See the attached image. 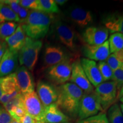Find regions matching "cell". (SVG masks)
<instances>
[{
  "label": "cell",
  "mask_w": 123,
  "mask_h": 123,
  "mask_svg": "<svg viewBox=\"0 0 123 123\" xmlns=\"http://www.w3.org/2000/svg\"><path fill=\"white\" fill-rule=\"evenodd\" d=\"M53 17L41 11L31 10L21 27L27 37L35 40L43 38L48 33Z\"/></svg>",
  "instance_id": "1"
},
{
  "label": "cell",
  "mask_w": 123,
  "mask_h": 123,
  "mask_svg": "<svg viewBox=\"0 0 123 123\" xmlns=\"http://www.w3.org/2000/svg\"><path fill=\"white\" fill-rule=\"evenodd\" d=\"M58 98L56 103L59 108L72 117L78 115L80 101L84 92L72 83H66L58 88Z\"/></svg>",
  "instance_id": "2"
},
{
  "label": "cell",
  "mask_w": 123,
  "mask_h": 123,
  "mask_svg": "<svg viewBox=\"0 0 123 123\" xmlns=\"http://www.w3.org/2000/svg\"><path fill=\"white\" fill-rule=\"evenodd\" d=\"M42 47V41L26 37L24 46L18 51V62L20 65L33 71L37 62Z\"/></svg>",
  "instance_id": "3"
},
{
  "label": "cell",
  "mask_w": 123,
  "mask_h": 123,
  "mask_svg": "<svg viewBox=\"0 0 123 123\" xmlns=\"http://www.w3.org/2000/svg\"><path fill=\"white\" fill-rule=\"evenodd\" d=\"M104 112L95 92L84 93L80 101L78 115L80 120L96 116L99 112Z\"/></svg>",
  "instance_id": "4"
},
{
  "label": "cell",
  "mask_w": 123,
  "mask_h": 123,
  "mask_svg": "<svg viewBox=\"0 0 123 123\" xmlns=\"http://www.w3.org/2000/svg\"><path fill=\"white\" fill-rule=\"evenodd\" d=\"M94 92L98 96L104 112L115 103L117 96L116 84L113 81L103 82L95 88Z\"/></svg>",
  "instance_id": "5"
},
{
  "label": "cell",
  "mask_w": 123,
  "mask_h": 123,
  "mask_svg": "<svg viewBox=\"0 0 123 123\" xmlns=\"http://www.w3.org/2000/svg\"><path fill=\"white\" fill-rule=\"evenodd\" d=\"M22 105L27 114L33 117L39 123H42L44 107L36 92L22 94Z\"/></svg>",
  "instance_id": "6"
},
{
  "label": "cell",
  "mask_w": 123,
  "mask_h": 123,
  "mask_svg": "<svg viewBox=\"0 0 123 123\" xmlns=\"http://www.w3.org/2000/svg\"><path fill=\"white\" fill-rule=\"evenodd\" d=\"M73 61H74L70 58L48 68L47 75L49 79L58 84H63L70 80Z\"/></svg>",
  "instance_id": "7"
},
{
  "label": "cell",
  "mask_w": 123,
  "mask_h": 123,
  "mask_svg": "<svg viewBox=\"0 0 123 123\" xmlns=\"http://www.w3.org/2000/svg\"><path fill=\"white\" fill-rule=\"evenodd\" d=\"M70 80L79 87L84 93L93 91V86L91 84L81 67L80 61H75L72 64V71Z\"/></svg>",
  "instance_id": "8"
},
{
  "label": "cell",
  "mask_w": 123,
  "mask_h": 123,
  "mask_svg": "<svg viewBox=\"0 0 123 123\" xmlns=\"http://www.w3.org/2000/svg\"><path fill=\"white\" fill-rule=\"evenodd\" d=\"M54 30L63 44L71 50H75V31L67 24L62 21H58L54 24Z\"/></svg>",
  "instance_id": "9"
},
{
  "label": "cell",
  "mask_w": 123,
  "mask_h": 123,
  "mask_svg": "<svg viewBox=\"0 0 123 123\" xmlns=\"http://www.w3.org/2000/svg\"><path fill=\"white\" fill-rule=\"evenodd\" d=\"M17 85L21 94L34 91L35 84L31 74L24 66L18 67L14 72Z\"/></svg>",
  "instance_id": "10"
},
{
  "label": "cell",
  "mask_w": 123,
  "mask_h": 123,
  "mask_svg": "<svg viewBox=\"0 0 123 123\" xmlns=\"http://www.w3.org/2000/svg\"><path fill=\"white\" fill-rule=\"evenodd\" d=\"M83 53L87 59L93 61H104L111 54L108 41L99 45L86 44L83 47Z\"/></svg>",
  "instance_id": "11"
},
{
  "label": "cell",
  "mask_w": 123,
  "mask_h": 123,
  "mask_svg": "<svg viewBox=\"0 0 123 123\" xmlns=\"http://www.w3.org/2000/svg\"><path fill=\"white\" fill-rule=\"evenodd\" d=\"M108 34V30L105 27L90 26L84 30L83 38L88 45H99L107 41Z\"/></svg>",
  "instance_id": "12"
},
{
  "label": "cell",
  "mask_w": 123,
  "mask_h": 123,
  "mask_svg": "<svg viewBox=\"0 0 123 123\" xmlns=\"http://www.w3.org/2000/svg\"><path fill=\"white\" fill-rule=\"evenodd\" d=\"M67 15L71 21L81 28L88 26L93 22L91 13L80 7H70L67 11Z\"/></svg>",
  "instance_id": "13"
},
{
  "label": "cell",
  "mask_w": 123,
  "mask_h": 123,
  "mask_svg": "<svg viewBox=\"0 0 123 123\" xmlns=\"http://www.w3.org/2000/svg\"><path fill=\"white\" fill-rule=\"evenodd\" d=\"M70 58L61 47L48 46L46 47L44 51V67L45 68H49Z\"/></svg>",
  "instance_id": "14"
},
{
  "label": "cell",
  "mask_w": 123,
  "mask_h": 123,
  "mask_svg": "<svg viewBox=\"0 0 123 123\" xmlns=\"http://www.w3.org/2000/svg\"><path fill=\"white\" fill-rule=\"evenodd\" d=\"M37 95L44 107L56 103L58 94L57 90L51 84L41 81L37 84Z\"/></svg>",
  "instance_id": "15"
},
{
  "label": "cell",
  "mask_w": 123,
  "mask_h": 123,
  "mask_svg": "<svg viewBox=\"0 0 123 123\" xmlns=\"http://www.w3.org/2000/svg\"><path fill=\"white\" fill-rule=\"evenodd\" d=\"M18 53L7 49L0 61V78L13 73L18 68Z\"/></svg>",
  "instance_id": "16"
},
{
  "label": "cell",
  "mask_w": 123,
  "mask_h": 123,
  "mask_svg": "<svg viewBox=\"0 0 123 123\" xmlns=\"http://www.w3.org/2000/svg\"><path fill=\"white\" fill-rule=\"evenodd\" d=\"M80 63L88 80L93 87H96L103 83L96 62L83 58L81 59Z\"/></svg>",
  "instance_id": "17"
},
{
  "label": "cell",
  "mask_w": 123,
  "mask_h": 123,
  "mask_svg": "<svg viewBox=\"0 0 123 123\" xmlns=\"http://www.w3.org/2000/svg\"><path fill=\"white\" fill-rule=\"evenodd\" d=\"M68 120V117L62 111L56 103L44 107L42 123H62Z\"/></svg>",
  "instance_id": "18"
},
{
  "label": "cell",
  "mask_w": 123,
  "mask_h": 123,
  "mask_svg": "<svg viewBox=\"0 0 123 123\" xmlns=\"http://www.w3.org/2000/svg\"><path fill=\"white\" fill-rule=\"evenodd\" d=\"M26 37L21 26L18 25L14 33L5 40L9 50L18 53L24 46Z\"/></svg>",
  "instance_id": "19"
},
{
  "label": "cell",
  "mask_w": 123,
  "mask_h": 123,
  "mask_svg": "<svg viewBox=\"0 0 123 123\" xmlns=\"http://www.w3.org/2000/svg\"><path fill=\"white\" fill-rule=\"evenodd\" d=\"M105 28L111 33H120L123 34V14H111L104 21Z\"/></svg>",
  "instance_id": "20"
},
{
  "label": "cell",
  "mask_w": 123,
  "mask_h": 123,
  "mask_svg": "<svg viewBox=\"0 0 123 123\" xmlns=\"http://www.w3.org/2000/svg\"><path fill=\"white\" fill-rule=\"evenodd\" d=\"M6 22H19V19L10 7L4 4L0 7V24Z\"/></svg>",
  "instance_id": "21"
},
{
  "label": "cell",
  "mask_w": 123,
  "mask_h": 123,
  "mask_svg": "<svg viewBox=\"0 0 123 123\" xmlns=\"http://www.w3.org/2000/svg\"><path fill=\"white\" fill-rule=\"evenodd\" d=\"M2 88L4 95L12 94L14 92L19 91L17 85L14 73H13L3 78Z\"/></svg>",
  "instance_id": "22"
},
{
  "label": "cell",
  "mask_w": 123,
  "mask_h": 123,
  "mask_svg": "<svg viewBox=\"0 0 123 123\" xmlns=\"http://www.w3.org/2000/svg\"><path fill=\"white\" fill-rule=\"evenodd\" d=\"M107 119L110 123H123V115L117 103H114L109 108Z\"/></svg>",
  "instance_id": "23"
},
{
  "label": "cell",
  "mask_w": 123,
  "mask_h": 123,
  "mask_svg": "<svg viewBox=\"0 0 123 123\" xmlns=\"http://www.w3.org/2000/svg\"><path fill=\"white\" fill-rule=\"evenodd\" d=\"M110 53L114 54L123 49V34L120 33H113L108 40Z\"/></svg>",
  "instance_id": "24"
},
{
  "label": "cell",
  "mask_w": 123,
  "mask_h": 123,
  "mask_svg": "<svg viewBox=\"0 0 123 123\" xmlns=\"http://www.w3.org/2000/svg\"><path fill=\"white\" fill-rule=\"evenodd\" d=\"M18 26V24L14 22H6L0 24L1 39L5 41L7 38L14 33Z\"/></svg>",
  "instance_id": "25"
},
{
  "label": "cell",
  "mask_w": 123,
  "mask_h": 123,
  "mask_svg": "<svg viewBox=\"0 0 123 123\" xmlns=\"http://www.w3.org/2000/svg\"><path fill=\"white\" fill-rule=\"evenodd\" d=\"M41 12L51 14L60 12L59 7L54 0H39Z\"/></svg>",
  "instance_id": "26"
},
{
  "label": "cell",
  "mask_w": 123,
  "mask_h": 123,
  "mask_svg": "<svg viewBox=\"0 0 123 123\" xmlns=\"http://www.w3.org/2000/svg\"><path fill=\"white\" fill-rule=\"evenodd\" d=\"M97 65L102 76L103 82L108 81L110 79L112 80L113 71L105 61L99 62Z\"/></svg>",
  "instance_id": "27"
},
{
  "label": "cell",
  "mask_w": 123,
  "mask_h": 123,
  "mask_svg": "<svg viewBox=\"0 0 123 123\" xmlns=\"http://www.w3.org/2000/svg\"><path fill=\"white\" fill-rule=\"evenodd\" d=\"M78 123H110L108 120L107 115L104 112H100L96 116L90 117L87 119L81 120Z\"/></svg>",
  "instance_id": "28"
},
{
  "label": "cell",
  "mask_w": 123,
  "mask_h": 123,
  "mask_svg": "<svg viewBox=\"0 0 123 123\" xmlns=\"http://www.w3.org/2000/svg\"><path fill=\"white\" fill-rule=\"evenodd\" d=\"M20 5L23 7L32 10L41 11L39 0H18Z\"/></svg>",
  "instance_id": "29"
},
{
  "label": "cell",
  "mask_w": 123,
  "mask_h": 123,
  "mask_svg": "<svg viewBox=\"0 0 123 123\" xmlns=\"http://www.w3.org/2000/svg\"><path fill=\"white\" fill-rule=\"evenodd\" d=\"M9 113L14 119L19 121H20V120L22 117L26 114L22 104L15 106L9 112Z\"/></svg>",
  "instance_id": "30"
},
{
  "label": "cell",
  "mask_w": 123,
  "mask_h": 123,
  "mask_svg": "<svg viewBox=\"0 0 123 123\" xmlns=\"http://www.w3.org/2000/svg\"><path fill=\"white\" fill-rule=\"evenodd\" d=\"M105 62L110 66V67L112 69L113 71L121 68L123 66V63L120 62L114 54H110V56L105 60Z\"/></svg>",
  "instance_id": "31"
},
{
  "label": "cell",
  "mask_w": 123,
  "mask_h": 123,
  "mask_svg": "<svg viewBox=\"0 0 123 123\" xmlns=\"http://www.w3.org/2000/svg\"><path fill=\"white\" fill-rule=\"evenodd\" d=\"M112 80L116 83L118 94L123 84V66L121 68L117 69L113 71Z\"/></svg>",
  "instance_id": "32"
},
{
  "label": "cell",
  "mask_w": 123,
  "mask_h": 123,
  "mask_svg": "<svg viewBox=\"0 0 123 123\" xmlns=\"http://www.w3.org/2000/svg\"><path fill=\"white\" fill-rule=\"evenodd\" d=\"M13 119L5 108L0 105V123H10Z\"/></svg>",
  "instance_id": "33"
},
{
  "label": "cell",
  "mask_w": 123,
  "mask_h": 123,
  "mask_svg": "<svg viewBox=\"0 0 123 123\" xmlns=\"http://www.w3.org/2000/svg\"><path fill=\"white\" fill-rule=\"evenodd\" d=\"M19 94H21V92L19 91L14 92L12 94H5L0 98V103L2 104L6 103Z\"/></svg>",
  "instance_id": "34"
},
{
  "label": "cell",
  "mask_w": 123,
  "mask_h": 123,
  "mask_svg": "<svg viewBox=\"0 0 123 123\" xmlns=\"http://www.w3.org/2000/svg\"><path fill=\"white\" fill-rule=\"evenodd\" d=\"M21 123H39L28 114H26L20 120Z\"/></svg>",
  "instance_id": "35"
},
{
  "label": "cell",
  "mask_w": 123,
  "mask_h": 123,
  "mask_svg": "<svg viewBox=\"0 0 123 123\" xmlns=\"http://www.w3.org/2000/svg\"><path fill=\"white\" fill-rule=\"evenodd\" d=\"M7 44L5 41L0 42V61L2 59L4 53H5L6 50H7Z\"/></svg>",
  "instance_id": "36"
},
{
  "label": "cell",
  "mask_w": 123,
  "mask_h": 123,
  "mask_svg": "<svg viewBox=\"0 0 123 123\" xmlns=\"http://www.w3.org/2000/svg\"><path fill=\"white\" fill-rule=\"evenodd\" d=\"M114 54L120 62L123 63V49L122 50H120L119 51L114 53Z\"/></svg>",
  "instance_id": "37"
},
{
  "label": "cell",
  "mask_w": 123,
  "mask_h": 123,
  "mask_svg": "<svg viewBox=\"0 0 123 123\" xmlns=\"http://www.w3.org/2000/svg\"><path fill=\"white\" fill-rule=\"evenodd\" d=\"M4 78V77H3ZM3 78H0V98L4 95V91L2 88V82H3Z\"/></svg>",
  "instance_id": "38"
},
{
  "label": "cell",
  "mask_w": 123,
  "mask_h": 123,
  "mask_svg": "<svg viewBox=\"0 0 123 123\" xmlns=\"http://www.w3.org/2000/svg\"><path fill=\"white\" fill-rule=\"evenodd\" d=\"M123 96V84L122 86H121L120 90L119 93L117 94V99H120L121 97Z\"/></svg>",
  "instance_id": "39"
},
{
  "label": "cell",
  "mask_w": 123,
  "mask_h": 123,
  "mask_svg": "<svg viewBox=\"0 0 123 123\" xmlns=\"http://www.w3.org/2000/svg\"><path fill=\"white\" fill-rule=\"evenodd\" d=\"M54 1L56 5H63L67 2L66 0H55Z\"/></svg>",
  "instance_id": "40"
},
{
  "label": "cell",
  "mask_w": 123,
  "mask_h": 123,
  "mask_svg": "<svg viewBox=\"0 0 123 123\" xmlns=\"http://www.w3.org/2000/svg\"><path fill=\"white\" fill-rule=\"evenodd\" d=\"M10 123H20V121H17V120H16L13 119V120H12Z\"/></svg>",
  "instance_id": "41"
},
{
  "label": "cell",
  "mask_w": 123,
  "mask_h": 123,
  "mask_svg": "<svg viewBox=\"0 0 123 123\" xmlns=\"http://www.w3.org/2000/svg\"><path fill=\"white\" fill-rule=\"evenodd\" d=\"M120 107L121 112H122V113L123 115V104H120Z\"/></svg>",
  "instance_id": "42"
},
{
  "label": "cell",
  "mask_w": 123,
  "mask_h": 123,
  "mask_svg": "<svg viewBox=\"0 0 123 123\" xmlns=\"http://www.w3.org/2000/svg\"><path fill=\"white\" fill-rule=\"evenodd\" d=\"M119 100H120V101L122 103H121V104H123V96L121 97V98Z\"/></svg>",
  "instance_id": "43"
},
{
  "label": "cell",
  "mask_w": 123,
  "mask_h": 123,
  "mask_svg": "<svg viewBox=\"0 0 123 123\" xmlns=\"http://www.w3.org/2000/svg\"><path fill=\"white\" fill-rule=\"evenodd\" d=\"M3 5H4V3L2 2V1H0V7Z\"/></svg>",
  "instance_id": "44"
},
{
  "label": "cell",
  "mask_w": 123,
  "mask_h": 123,
  "mask_svg": "<svg viewBox=\"0 0 123 123\" xmlns=\"http://www.w3.org/2000/svg\"><path fill=\"white\" fill-rule=\"evenodd\" d=\"M69 123L68 121V122H65V123Z\"/></svg>",
  "instance_id": "45"
},
{
  "label": "cell",
  "mask_w": 123,
  "mask_h": 123,
  "mask_svg": "<svg viewBox=\"0 0 123 123\" xmlns=\"http://www.w3.org/2000/svg\"><path fill=\"white\" fill-rule=\"evenodd\" d=\"M1 34H0V42H1Z\"/></svg>",
  "instance_id": "46"
}]
</instances>
